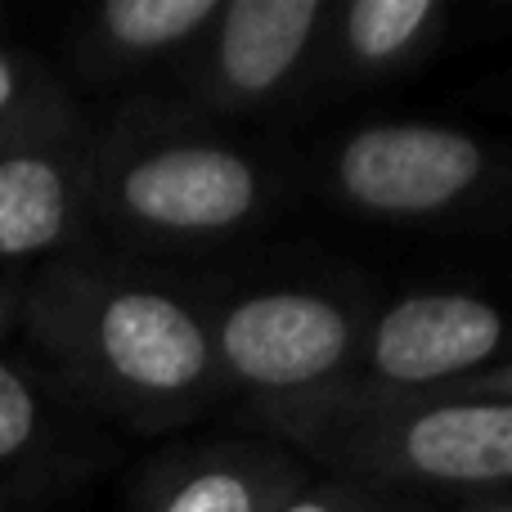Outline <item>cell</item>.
I'll return each mask as SVG.
<instances>
[{
    "label": "cell",
    "mask_w": 512,
    "mask_h": 512,
    "mask_svg": "<svg viewBox=\"0 0 512 512\" xmlns=\"http://www.w3.org/2000/svg\"><path fill=\"white\" fill-rule=\"evenodd\" d=\"M256 414L292 454L382 495H504L512 477L508 373L427 396L319 391Z\"/></svg>",
    "instance_id": "2"
},
{
    "label": "cell",
    "mask_w": 512,
    "mask_h": 512,
    "mask_svg": "<svg viewBox=\"0 0 512 512\" xmlns=\"http://www.w3.org/2000/svg\"><path fill=\"white\" fill-rule=\"evenodd\" d=\"M504 315L495 301L463 288L409 292L364 315L342 396H427L477 387L504 373Z\"/></svg>",
    "instance_id": "6"
},
{
    "label": "cell",
    "mask_w": 512,
    "mask_h": 512,
    "mask_svg": "<svg viewBox=\"0 0 512 512\" xmlns=\"http://www.w3.org/2000/svg\"><path fill=\"white\" fill-rule=\"evenodd\" d=\"M495 176L481 135L445 122H369L333 144L324 189L364 221L418 225L463 212Z\"/></svg>",
    "instance_id": "5"
},
{
    "label": "cell",
    "mask_w": 512,
    "mask_h": 512,
    "mask_svg": "<svg viewBox=\"0 0 512 512\" xmlns=\"http://www.w3.org/2000/svg\"><path fill=\"white\" fill-rule=\"evenodd\" d=\"M18 310L54 369L113 418L176 427L225 396L203 301L167 283L63 261Z\"/></svg>",
    "instance_id": "1"
},
{
    "label": "cell",
    "mask_w": 512,
    "mask_h": 512,
    "mask_svg": "<svg viewBox=\"0 0 512 512\" xmlns=\"http://www.w3.org/2000/svg\"><path fill=\"white\" fill-rule=\"evenodd\" d=\"M203 315L221 387L265 409L337 387L369 310L337 288L265 283L207 301Z\"/></svg>",
    "instance_id": "4"
},
{
    "label": "cell",
    "mask_w": 512,
    "mask_h": 512,
    "mask_svg": "<svg viewBox=\"0 0 512 512\" xmlns=\"http://www.w3.org/2000/svg\"><path fill=\"white\" fill-rule=\"evenodd\" d=\"M306 481L283 441H212L153 463L131 512H279Z\"/></svg>",
    "instance_id": "9"
},
{
    "label": "cell",
    "mask_w": 512,
    "mask_h": 512,
    "mask_svg": "<svg viewBox=\"0 0 512 512\" xmlns=\"http://www.w3.org/2000/svg\"><path fill=\"white\" fill-rule=\"evenodd\" d=\"M54 414L45 387L18 360L0 355V481L36 472L54 454Z\"/></svg>",
    "instance_id": "12"
},
{
    "label": "cell",
    "mask_w": 512,
    "mask_h": 512,
    "mask_svg": "<svg viewBox=\"0 0 512 512\" xmlns=\"http://www.w3.org/2000/svg\"><path fill=\"white\" fill-rule=\"evenodd\" d=\"M95 140L68 113L0 140V261L54 252L90 216Z\"/></svg>",
    "instance_id": "8"
},
{
    "label": "cell",
    "mask_w": 512,
    "mask_h": 512,
    "mask_svg": "<svg viewBox=\"0 0 512 512\" xmlns=\"http://www.w3.org/2000/svg\"><path fill=\"white\" fill-rule=\"evenodd\" d=\"M221 0H108L72 27V54L95 81H126L198 50Z\"/></svg>",
    "instance_id": "11"
},
{
    "label": "cell",
    "mask_w": 512,
    "mask_h": 512,
    "mask_svg": "<svg viewBox=\"0 0 512 512\" xmlns=\"http://www.w3.org/2000/svg\"><path fill=\"white\" fill-rule=\"evenodd\" d=\"M274 167L248 144L180 122H131L90 153V216L149 248H207L274 203Z\"/></svg>",
    "instance_id": "3"
},
{
    "label": "cell",
    "mask_w": 512,
    "mask_h": 512,
    "mask_svg": "<svg viewBox=\"0 0 512 512\" xmlns=\"http://www.w3.org/2000/svg\"><path fill=\"white\" fill-rule=\"evenodd\" d=\"M279 512H418V508H414V499L382 495V490L355 486V481L324 477V481H306Z\"/></svg>",
    "instance_id": "14"
},
{
    "label": "cell",
    "mask_w": 512,
    "mask_h": 512,
    "mask_svg": "<svg viewBox=\"0 0 512 512\" xmlns=\"http://www.w3.org/2000/svg\"><path fill=\"white\" fill-rule=\"evenodd\" d=\"M14 319H18V297L5 288V283H0V337L9 333V324H14Z\"/></svg>",
    "instance_id": "16"
},
{
    "label": "cell",
    "mask_w": 512,
    "mask_h": 512,
    "mask_svg": "<svg viewBox=\"0 0 512 512\" xmlns=\"http://www.w3.org/2000/svg\"><path fill=\"white\" fill-rule=\"evenodd\" d=\"M450 27V5L441 0H346L328 9L319 36L310 90L351 95L382 81L409 77Z\"/></svg>",
    "instance_id": "10"
},
{
    "label": "cell",
    "mask_w": 512,
    "mask_h": 512,
    "mask_svg": "<svg viewBox=\"0 0 512 512\" xmlns=\"http://www.w3.org/2000/svg\"><path fill=\"white\" fill-rule=\"evenodd\" d=\"M59 113H68V99L50 72L36 68L23 50L0 45V140Z\"/></svg>",
    "instance_id": "13"
},
{
    "label": "cell",
    "mask_w": 512,
    "mask_h": 512,
    "mask_svg": "<svg viewBox=\"0 0 512 512\" xmlns=\"http://www.w3.org/2000/svg\"><path fill=\"white\" fill-rule=\"evenodd\" d=\"M454 512H512L508 508V490L504 495H472V499H459Z\"/></svg>",
    "instance_id": "15"
},
{
    "label": "cell",
    "mask_w": 512,
    "mask_h": 512,
    "mask_svg": "<svg viewBox=\"0 0 512 512\" xmlns=\"http://www.w3.org/2000/svg\"><path fill=\"white\" fill-rule=\"evenodd\" d=\"M328 0H221L203 32L194 90L216 117H261L310 86Z\"/></svg>",
    "instance_id": "7"
}]
</instances>
